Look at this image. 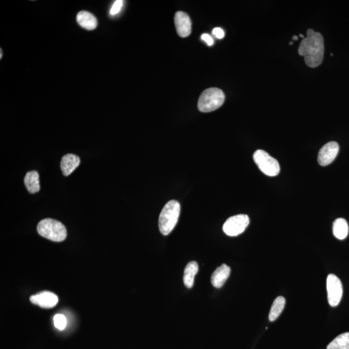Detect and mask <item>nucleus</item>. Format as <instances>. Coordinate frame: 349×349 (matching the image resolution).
<instances>
[{
  "label": "nucleus",
  "mask_w": 349,
  "mask_h": 349,
  "mask_svg": "<svg viewBox=\"0 0 349 349\" xmlns=\"http://www.w3.org/2000/svg\"><path fill=\"white\" fill-rule=\"evenodd\" d=\"M123 0H117L114 2L110 10L111 15H115V14H118L123 6Z\"/></svg>",
  "instance_id": "aec40b11"
},
{
  "label": "nucleus",
  "mask_w": 349,
  "mask_h": 349,
  "mask_svg": "<svg viewBox=\"0 0 349 349\" xmlns=\"http://www.w3.org/2000/svg\"><path fill=\"white\" fill-rule=\"evenodd\" d=\"M77 22L82 28L87 30H94L96 29L98 21L94 14L87 11H80L77 16Z\"/></svg>",
  "instance_id": "ddd939ff"
},
{
  "label": "nucleus",
  "mask_w": 349,
  "mask_h": 349,
  "mask_svg": "<svg viewBox=\"0 0 349 349\" xmlns=\"http://www.w3.org/2000/svg\"><path fill=\"white\" fill-rule=\"evenodd\" d=\"M174 21L178 35L182 38H186L190 35L192 32V21L186 13L182 11L177 12Z\"/></svg>",
  "instance_id": "9d476101"
},
{
  "label": "nucleus",
  "mask_w": 349,
  "mask_h": 349,
  "mask_svg": "<svg viewBox=\"0 0 349 349\" xmlns=\"http://www.w3.org/2000/svg\"><path fill=\"white\" fill-rule=\"evenodd\" d=\"M324 40L323 36L313 29L307 31V37L300 43L298 53L304 57L305 62L309 67H318L323 62L324 57Z\"/></svg>",
  "instance_id": "f257e3e1"
},
{
  "label": "nucleus",
  "mask_w": 349,
  "mask_h": 349,
  "mask_svg": "<svg viewBox=\"0 0 349 349\" xmlns=\"http://www.w3.org/2000/svg\"><path fill=\"white\" fill-rule=\"evenodd\" d=\"M253 160L260 170L266 175L270 177L276 176L280 172V166L278 161L267 151L258 150L253 155Z\"/></svg>",
  "instance_id": "39448f33"
},
{
  "label": "nucleus",
  "mask_w": 349,
  "mask_h": 349,
  "mask_svg": "<svg viewBox=\"0 0 349 349\" xmlns=\"http://www.w3.org/2000/svg\"><path fill=\"white\" fill-rule=\"evenodd\" d=\"M199 265L195 261L188 263L184 272L183 281L188 289H191L194 284L195 276L198 272Z\"/></svg>",
  "instance_id": "4468645a"
},
{
  "label": "nucleus",
  "mask_w": 349,
  "mask_h": 349,
  "mask_svg": "<svg viewBox=\"0 0 349 349\" xmlns=\"http://www.w3.org/2000/svg\"><path fill=\"white\" fill-rule=\"evenodd\" d=\"M37 231L43 238L55 242H62L67 238L65 226L61 222L53 219L41 220L38 224Z\"/></svg>",
  "instance_id": "7ed1b4c3"
},
{
  "label": "nucleus",
  "mask_w": 349,
  "mask_h": 349,
  "mask_svg": "<svg viewBox=\"0 0 349 349\" xmlns=\"http://www.w3.org/2000/svg\"><path fill=\"white\" fill-rule=\"evenodd\" d=\"M0 51H1V55H0V58H1V59H2V49H1V50H0Z\"/></svg>",
  "instance_id": "b1692460"
},
{
  "label": "nucleus",
  "mask_w": 349,
  "mask_h": 349,
  "mask_svg": "<svg viewBox=\"0 0 349 349\" xmlns=\"http://www.w3.org/2000/svg\"><path fill=\"white\" fill-rule=\"evenodd\" d=\"M30 301L41 308L51 309L57 305L58 297L53 292L43 291L31 296Z\"/></svg>",
  "instance_id": "1a4fd4ad"
},
{
  "label": "nucleus",
  "mask_w": 349,
  "mask_h": 349,
  "mask_svg": "<svg viewBox=\"0 0 349 349\" xmlns=\"http://www.w3.org/2000/svg\"><path fill=\"white\" fill-rule=\"evenodd\" d=\"M328 301L331 307L338 306L343 295V286L341 281L336 275L329 274L327 279Z\"/></svg>",
  "instance_id": "0eeeda50"
},
{
  "label": "nucleus",
  "mask_w": 349,
  "mask_h": 349,
  "mask_svg": "<svg viewBox=\"0 0 349 349\" xmlns=\"http://www.w3.org/2000/svg\"><path fill=\"white\" fill-rule=\"evenodd\" d=\"M54 324L58 330L62 331L66 327L67 319L64 315L56 314L53 318Z\"/></svg>",
  "instance_id": "6ab92c4d"
},
{
  "label": "nucleus",
  "mask_w": 349,
  "mask_h": 349,
  "mask_svg": "<svg viewBox=\"0 0 349 349\" xmlns=\"http://www.w3.org/2000/svg\"><path fill=\"white\" fill-rule=\"evenodd\" d=\"M340 150V146L336 142H329L324 145L319 151L318 160L322 167L330 165L335 159Z\"/></svg>",
  "instance_id": "6e6552de"
},
{
  "label": "nucleus",
  "mask_w": 349,
  "mask_h": 349,
  "mask_svg": "<svg viewBox=\"0 0 349 349\" xmlns=\"http://www.w3.org/2000/svg\"><path fill=\"white\" fill-rule=\"evenodd\" d=\"M201 39L202 40L206 41L207 44L209 46H211L214 44V40L212 38L211 35H208V34H203L201 36Z\"/></svg>",
  "instance_id": "4be33fe9"
},
{
  "label": "nucleus",
  "mask_w": 349,
  "mask_h": 349,
  "mask_svg": "<svg viewBox=\"0 0 349 349\" xmlns=\"http://www.w3.org/2000/svg\"><path fill=\"white\" fill-rule=\"evenodd\" d=\"M285 299L283 296L277 297L273 303L269 314V320L274 321L279 318L285 306Z\"/></svg>",
  "instance_id": "f3484780"
},
{
  "label": "nucleus",
  "mask_w": 349,
  "mask_h": 349,
  "mask_svg": "<svg viewBox=\"0 0 349 349\" xmlns=\"http://www.w3.org/2000/svg\"><path fill=\"white\" fill-rule=\"evenodd\" d=\"M230 268L225 264H223L217 268L212 275V285L217 289H220L230 276Z\"/></svg>",
  "instance_id": "f8f14e48"
},
{
  "label": "nucleus",
  "mask_w": 349,
  "mask_h": 349,
  "mask_svg": "<svg viewBox=\"0 0 349 349\" xmlns=\"http://www.w3.org/2000/svg\"><path fill=\"white\" fill-rule=\"evenodd\" d=\"M327 349H349V333H345L337 336L331 341Z\"/></svg>",
  "instance_id": "a211bd4d"
},
{
  "label": "nucleus",
  "mask_w": 349,
  "mask_h": 349,
  "mask_svg": "<svg viewBox=\"0 0 349 349\" xmlns=\"http://www.w3.org/2000/svg\"><path fill=\"white\" fill-rule=\"evenodd\" d=\"M80 164V158L79 156L68 153L65 155L61 160V170L64 176H69V175L77 169Z\"/></svg>",
  "instance_id": "9b49d317"
},
{
  "label": "nucleus",
  "mask_w": 349,
  "mask_h": 349,
  "mask_svg": "<svg viewBox=\"0 0 349 349\" xmlns=\"http://www.w3.org/2000/svg\"><path fill=\"white\" fill-rule=\"evenodd\" d=\"M225 95L220 89L216 87L204 90L200 95L198 109L202 113H209L219 109L223 104Z\"/></svg>",
  "instance_id": "20e7f679"
},
{
  "label": "nucleus",
  "mask_w": 349,
  "mask_h": 349,
  "mask_svg": "<svg viewBox=\"0 0 349 349\" xmlns=\"http://www.w3.org/2000/svg\"><path fill=\"white\" fill-rule=\"evenodd\" d=\"M250 223L247 215L239 214L230 217L223 224V230L227 236L235 237L245 231Z\"/></svg>",
  "instance_id": "423d86ee"
},
{
  "label": "nucleus",
  "mask_w": 349,
  "mask_h": 349,
  "mask_svg": "<svg viewBox=\"0 0 349 349\" xmlns=\"http://www.w3.org/2000/svg\"><path fill=\"white\" fill-rule=\"evenodd\" d=\"M213 34L218 39H222L224 37V32L221 28H216L214 29Z\"/></svg>",
  "instance_id": "412c9836"
},
{
  "label": "nucleus",
  "mask_w": 349,
  "mask_h": 349,
  "mask_svg": "<svg viewBox=\"0 0 349 349\" xmlns=\"http://www.w3.org/2000/svg\"><path fill=\"white\" fill-rule=\"evenodd\" d=\"M299 36H300V37H301V38H304V39L305 38L304 36L303 35H299Z\"/></svg>",
  "instance_id": "393cba45"
},
{
  "label": "nucleus",
  "mask_w": 349,
  "mask_h": 349,
  "mask_svg": "<svg viewBox=\"0 0 349 349\" xmlns=\"http://www.w3.org/2000/svg\"><path fill=\"white\" fill-rule=\"evenodd\" d=\"M180 205L176 200H172L164 206L158 219V227L161 234L168 236L172 232L179 220Z\"/></svg>",
  "instance_id": "f03ea898"
},
{
  "label": "nucleus",
  "mask_w": 349,
  "mask_h": 349,
  "mask_svg": "<svg viewBox=\"0 0 349 349\" xmlns=\"http://www.w3.org/2000/svg\"><path fill=\"white\" fill-rule=\"evenodd\" d=\"M293 40H298V38H297V36H293Z\"/></svg>",
  "instance_id": "5701e85b"
},
{
  "label": "nucleus",
  "mask_w": 349,
  "mask_h": 349,
  "mask_svg": "<svg viewBox=\"0 0 349 349\" xmlns=\"http://www.w3.org/2000/svg\"><path fill=\"white\" fill-rule=\"evenodd\" d=\"M26 187L30 194H35L40 191V180L39 174L36 171H31L27 173L24 179Z\"/></svg>",
  "instance_id": "2eb2a0df"
},
{
  "label": "nucleus",
  "mask_w": 349,
  "mask_h": 349,
  "mask_svg": "<svg viewBox=\"0 0 349 349\" xmlns=\"http://www.w3.org/2000/svg\"><path fill=\"white\" fill-rule=\"evenodd\" d=\"M333 233L337 239L343 240L348 234L347 222L343 218L337 219L333 224Z\"/></svg>",
  "instance_id": "dca6fc26"
}]
</instances>
